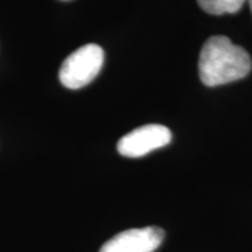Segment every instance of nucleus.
Returning <instances> with one entry per match:
<instances>
[{
	"label": "nucleus",
	"instance_id": "obj_3",
	"mask_svg": "<svg viewBox=\"0 0 252 252\" xmlns=\"http://www.w3.org/2000/svg\"><path fill=\"white\" fill-rule=\"evenodd\" d=\"M171 130L158 124L144 125L132 130L118 142V152L124 157L137 158L171 142Z\"/></svg>",
	"mask_w": 252,
	"mask_h": 252
},
{
	"label": "nucleus",
	"instance_id": "obj_5",
	"mask_svg": "<svg viewBox=\"0 0 252 252\" xmlns=\"http://www.w3.org/2000/svg\"><path fill=\"white\" fill-rule=\"evenodd\" d=\"M199 6L203 11L213 16L234 14L240 11L245 0H198Z\"/></svg>",
	"mask_w": 252,
	"mask_h": 252
},
{
	"label": "nucleus",
	"instance_id": "obj_2",
	"mask_svg": "<svg viewBox=\"0 0 252 252\" xmlns=\"http://www.w3.org/2000/svg\"><path fill=\"white\" fill-rule=\"evenodd\" d=\"M104 64V51L95 44H87L66 58L59 70V80L69 90H79L94 80Z\"/></svg>",
	"mask_w": 252,
	"mask_h": 252
},
{
	"label": "nucleus",
	"instance_id": "obj_4",
	"mask_svg": "<svg viewBox=\"0 0 252 252\" xmlns=\"http://www.w3.org/2000/svg\"><path fill=\"white\" fill-rule=\"evenodd\" d=\"M164 240L160 227L130 228L112 237L99 252H154Z\"/></svg>",
	"mask_w": 252,
	"mask_h": 252
},
{
	"label": "nucleus",
	"instance_id": "obj_1",
	"mask_svg": "<svg viewBox=\"0 0 252 252\" xmlns=\"http://www.w3.org/2000/svg\"><path fill=\"white\" fill-rule=\"evenodd\" d=\"M250 54L224 35L210 36L199 56V77L207 87L241 80L251 72Z\"/></svg>",
	"mask_w": 252,
	"mask_h": 252
},
{
	"label": "nucleus",
	"instance_id": "obj_6",
	"mask_svg": "<svg viewBox=\"0 0 252 252\" xmlns=\"http://www.w3.org/2000/svg\"><path fill=\"white\" fill-rule=\"evenodd\" d=\"M250 1V7H251V11H252V0H248Z\"/></svg>",
	"mask_w": 252,
	"mask_h": 252
}]
</instances>
